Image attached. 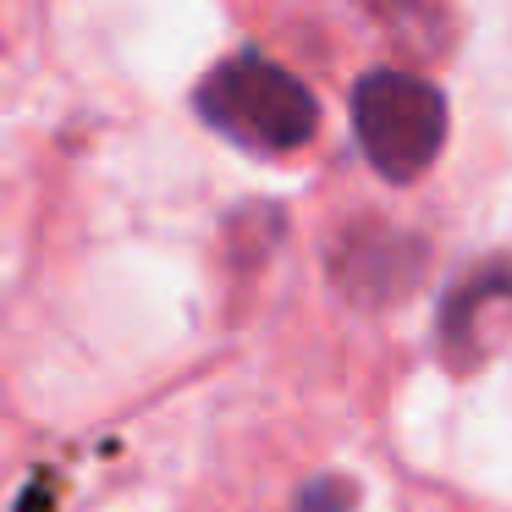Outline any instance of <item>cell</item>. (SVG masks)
Listing matches in <instances>:
<instances>
[{
	"label": "cell",
	"mask_w": 512,
	"mask_h": 512,
	"mask_svg": "<svg viewBox=\"0 0 512 512\" xmlns=\"http://www.w3.org/2000/svg\"><path fill=\"white\" fill-rule=\"evenodd\" d=\"M199 111L259 155H298L320 133V105L287 67L265 56H232L199 83Z\"/></svg>",
	"instance_id": "6da1fadb"
},
{
	"label": "cell",
	"mask_w": 512,
	"mask_h": 512,
	"mask_svg": "<svg viewBox=\"0 0 512 512\" xmlns=\"http://www.w3.org/2000/svg\"><path fill=\"white\" fill-rule=\"evenodd\" d=\"M353 133L386 182H413L446 144V100L413 72H364L353 89Z\"/></svg>",
	"instance_id": "7a4b0ae2"
},
{
	"label": "cell",
	"mask_w": 512,
	"mask_h": 512,
	"mask_svg": "<svg viewBox=\"0 0 512 512\" xmlns=\"http://www.w3.org/2000/svg\"><path fill=\"white\" fill-rule=\"evenodd\" d=\"M369 6H375V12H386V17H391V12H397V17L413 12V0H369Z\"/></svg>",
	"instance_id": "3957f363"
}]
</instances>
